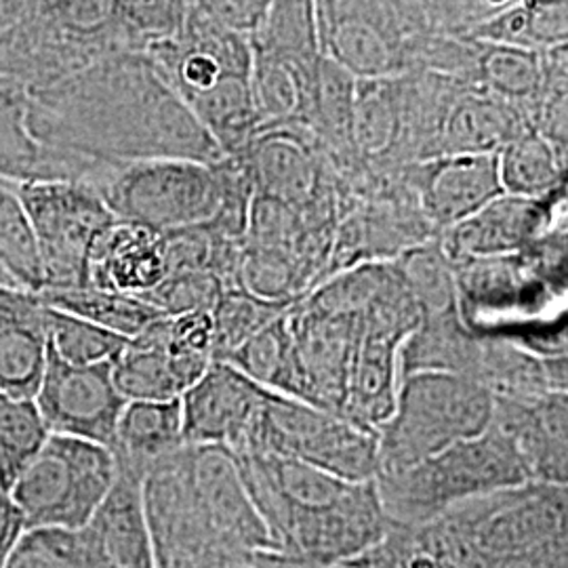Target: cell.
<instances>
[{
    "instance_id": "33",
    "label": "cell",
    "mask_w": 568,
    "mask_h": 568,
    "mask_svg": "<svg viewBox=\"0 0 568 568\" xmlns=\"http://www.w3.org/2000/svg\"><path fill=\"white\" fill-rule=\"evenodd\" d=\"M504 192L516 196H535L546 192L558 178L551 148L535 135H518L497 154Z\"/></svg>"
},
{
    "instance_id": "6",
    "label": "cell",
    "mask_w": 568,
    "mask_h": 568,
    "mask_svg": "<svg viewBox=\"0 0 568 568\" xmlns=\"http://www.w3.org/2000/svg\"><path fill=\"white\" fill-rule=\"evenodd\" d=\"M443 518L483 568L541 565L568 548V487L532 480L459 504Z\"/></svg>"
},
{
    "instance_id": "5",
    "label": "cell",
    "mask_w": 568,
    "mask_h": 568,
    "mask_svg": "<svg viewBox=\"0 0 568 568\" xmlns=\"http://www.w3.org/2000/svg\"><path fill=\"white\" fill-rule=\"evenodd\" d=\"M495 396L464 375L417 371L403 375L398 400L379 429V474L415 466L493 426Z\"/></svg>"
},
{
    "instance_id": "39",
    "label": "cell",
    "mask_w": 568,
    "mask_h": 568,
    "mask_svg": "<svg viewBox=\"0 0 568 568\" xmlns=\"http://www.w3.org/2000/svg\"><path fill=\"white\" fill-rule=\"evenodd\" d=\"M68 568H103L93 556H91V551L87 548V544H84V551H82L81 556L70 565Z\"/></svg>"
},
{
    "instance_id": "7",
    "label": "cell",
    "mask_w": 568,
    "mask_h": 568,
    "mask_svg": "<svg viewBox=\"0 0 568 568\" xmlns=\"http://www.w3.org/2000/svg\"><path fill=\"white\" fill-rule=\"evenodd\" d=\"M234 455H276L354 483L375 480L379 471L377 434L344 415L276 392H267Z\"/></svg>"
},
{
    "instance_id": "24",
    "label": "cell",
    "mask_w": 568,
    "mask_h": 568,
    "mask_svg": "<svg viewBox=\"0 0 568 568\" xmlns=\"http://www.w3.org/2000/svg\"><path fill=\"white\" fill-rule=\"evenodd\" d=\"M114 382L126 400L182 398L185 387L169 347V316L126 339L114 358Z\"/></svg>"
},
{
    "instance_id": "28",
    "label": "cell",
    "mask_w": 568,
    "mask_h": 568,
    "mask_svg": "<svg viewBox=\"0 0 568 568\" xmlns=\"http://www.w3.org/2000/svg\"><path fill=\"white\" fill-rule=\"evenodd\" d=\"M49 436L37 400L0 387V488L11 490Z\"/></svg>"
},
{
    "instance_id": "8",
    "label": "cell",
    "mask_w": 568,
    "mask_h": 568,
    "mask_svg": "<svg viewBox=\"0 0 568 568\" xmlns=\"http://www.w3.org/2000/svg\"><path fill=\"white\" fill-rule=\"evenodd\" d=\"M119 476L114 450L93 440L51 434L9 490L26 528L81 530Z\"/></svg>"
},
{
    "instance_id": "40",
    "label": "cell",
    "mask_w": 568,
    "mask_h": 568,
    "mask_svg": "<svg viewBox=\"0 0 568 568\" xmlns=\"http://www.w3.org/2000/svg\"><path fill=\"white\" fill-rule=\"evenodd\" d=\"M537 567L541 568H568V548L565 551H560V554H556L554 558H549L546 562H541V565H537Z\"/></svg>"
},
{
    "instance_id": "25",
    "label": "cell",
    "mask_w": 568,
    "mask_h": 568,
    "mask_svg": "<svg viewBox=\"0 0 568 568\" xmlns=\"http://www.w3.org/2000/svg\"><path fill=\"white\" fill-rule=\"evenodd\" d=\"M288 310L241 345L225 363L236 366L270 392L304 400V382L288 325Z\"/></svg>"
},
{
    "instance_id": "32",
    "label": "cell",
    "mask_w": 568,
    "mask_h": 568,
    "mask_svg": "<svg viewBox=\"0 0 568 568\" xmlns=\"http://www.w3.org/2000/svg\"><path fill=\"white\" fill-rule=\"evenodd\" d=\"M116 26L131 51H148L180 34L187 20V0H114Z\"/></svg>"
},
{
    "instance_id": "34",
    "label": "cell",
    "mask_w": 568,
    "mask_h": 568,
    "mask_svg": "<svg viewBox=\"0 0 568 568\" xmlns=\"http://www.w3.org/2000/svg\"><path fill=\"white\" fill-rule=\"evenodd\" d=\"M227 288L217 274L211 272H178L163 283L143 293L145 302L159 307L164 316H182L192 312H213Z\"/></svg>"
},
{
    "instance_id": "31",
    "label": "cell",
    "mask_w": 568,
    "mask_h": 568,
    "mask_svg": "<svg viewBox=\"0 0 568 568\" xmlns=\"http://www.w3.org/2000/svg\"><path fill=\"white\" fill-rule=\"evenodd\" d=\"M291 305L270 302L244 288H225L215 305V361H227L241 345L246 344L262 328L281 318Z\"/></svg>"
},
{
    "instance_id": "4",
    "label": "cell",
    "mask_w": 568,
    "mask_h": 568,
    "mask_svg": "<svg viewBox=\"0 0 568 568\" xmlns=\"http://www.w3.org/2000/svg\"><path fill=\"white\" fill-rule=\"evenodd\" d=\"M518 443L493 422L485 434L457 443L415 466L379 474L375 485L389 523L436 520L459 504L532 483Z\"/></svg>"
},
{
    "instance_id": "15",
    "label": "cell",
    "mask_w": 568,
    "mask_h": 568,
    "mask_svg": "<svg viewBox=\"0 0 568 568\" xmlns=\"http://www.w3.org/2000/svg\"><path fill=\"white\" fill-rule=\"evenodd\" d=\"M270 389L255 384L225 361H215L203 377L183 392L185 445L243 447Z\"/></svg>"
},
{
    "instance_id": "12",
    "label": "cell",
    "mask_w": 568,
    "mask_h": 568,
    "mask_svg": "<svg viewBox=\"0 0 568 568\" xmlns=\"http://www.w3.org/2000/svg\"><path fill=\"white\" fill-rule=\"evenodd\" d=\"M288 325L304 382V403L344 415L361 316L297 302L288 310Z\"/></svg>"
},
{
    "instance_id": "22",
    "label": "cell",
    "mask_w": 568,
    "mask_h": 568,
    "mask_svg": "<svg viewBox=\"0 0 568 568\" xmlns=\"http://www.w3.org/2000/svg\"><path fill=\"white\" fill-rule=\"evenodd\" d=\"M523 135L514 108L478 84H466L448 108L440 131V156L499 154L504 145Z\"/></svg>"
},
{
    "instance_id": "27",
    "label": "cell",
    "mask_w": 568,
    "mask_h": 568,
    "mask_svg": "<svg viewBox=\"0 0 568 568\" xmlns=\"http://www.w3.org/2000/svg\"><path fill=\"white\" fill-rule=\"evenodd\" d=\"M34 16L100 55L126 49L116 26L114 0H39Z\"/></svg>"
},
{
    "instance_id": "36",
    "label": "cell",
    "mask_w": 568,
    "mask_h": 568,
    "mask_svg": "<svg viewBox=\"0 0 568 568\" xmlns=\"http://www.w3.org/2000/svg\"><path fill=\"white\" fill-rule=\"evenodd\" d=\"M253 568H356L349 562H314L295 556H286L281 551L265 549L260 551L253 560Z\"/></svg>"
},
{
    "instance_id": "30",
    "label": "cell",
    "mask_w": 568,
    "mask_h": 568,
    "mask_svg": "<svg viewBox=\"0 0 568 568\" xmlns=\"http://www.w3.org/2000/svg\"><path fill=\"white\" fill-rule=\"evenodd\" d=\"M47 337L53 356L79 366L114 361L129 339L51 305H47Z\"/></svg>"
},
{
    "instance_id": "23",
    "label": "cell",
    "mask_w": 568,
    "mask_h": 568,
    "mask_svg": "<svg viewBox=\"0 0 568 568\" xmlns=\"http://www.w3.org/2000/svg\"><path fill=\"white\" fill-rule=\"evenodd\" d=\"M185 447L182 398L129 400L112 450L116 467L145 476L150 467Z\"/></svg>"
},
{
    "instance_id": "9",
    "label": "cell",
    "mask_w": 568,
    "mask_h": 568,
    "mask_svg": "<svg viewBox=\"0 0 568 568\" xmlns=\"http://www.w3.org/2000/svg\"><path fill=\"white\" fill-rule=\"evenodd\" d=\"M220 163L156 159L119 164L100 192L116 220L159 234L209 224L224 199Z\"/></svg>"
},
{
    "instance_id": "29",
    "label": "cell",
    "mask_w": 568,
    "mask_h": 568,
    "mask_svg": "<svg viewBox=\"0 0 568 568\" xmlns=\"http://www.w3.org/2000/svg\"><path fill=\"white\" fill-rule=\"evenodd\" d=\"M0 257L26 291L44 288L41 251L18 183L0 180Z\"/></svg>"
},
{
    "instance_id": "11",
    "label": "cell",
    "mask_w": 568,
    "mask_h": 568,
    "mask_svg": "<svg viewBox=\"0 0 568 568\" xmlns=\"http://www.w3.org/2000/svg\"><path fill=\"white\" fill-rule=\"evenodd\" d=\"M51 434L74 436L112 447L126 398L114 382V361L68 365L49 352L34 396Z\"/></svg>"
},
{
    "instance_id": "10",
    "label": "cell",
    "mask_w": 568,
    "mask_h": 568,
    "mask_svg": "<svg viewBox=\"0 0 568 568\" xmlns=\"http://www.w3.org/2000/svg\"><path fill=\"white\" fill-rule=\"evenodd\" d=\"M18 190L39 241L42 291L91 286L93 246L103 230L116 222L100 187L89 182L49 180L18 183Z\"/></svg>"
},
{
    "instance_id": "3",
    "label": "cell",
    "mask_w": 568,
    "mask_h": 568,
    "mask_svg": "<svg viewBox=\"0 0 568 568\" xmlns=\"http://www.w3.org/2000/svg\"><path fill=\"white\" fill-rule=\"evenodd\" d=\"M234 457L264 518L272 551L345 562L386 532V509L375 480H345L276 455Z\"/></svg>"
},
{
    "instance_id": "41",
    "label": "cell",
    "mask_w": 568,
    "mask_h": 568,
    "mask_svg": "<svg viewBox=\"0 0 568 568\" xmlns=\"http://www.w3.org/2000/svg\"><path fill=\"white\" fill-rule=\"evenodd\" d=\"M506 568H541V567H537V565H523V567H506Z\"/></svg>"
},
{
    "instance_id": "42",
    "label": "cell",
    "mask_w": 568,
    "mask_h": 568,
    "mask_svg": "<svg viewBox=\"0 0 568 568\" xmlns=\"http://www.w3.org/2000/svg\"><path fill=\"white\" fill-rule=\"evenodd\" d=\"M2 490H4V488H2Z\"/></svg>"
},
{
    "instance_id": "37",
    "label": "cell",
    "mask_w": 568,
    "mask_h": 568,
    "mask_svg": "<svg viewBox=\"0 0 568 568\" xmlns=\"http://www.w3.org/2000/svg\"><path fill=\"white\" fill-rule=\"evenodd\" d=\"M544 365L548 373L549 387L568 394V354L544 358Z\"/></svg>"
},
{
    "instance_id": "18",
    "label": "cell",
    "mask_w": 568,
    "mask_h": 568,
    "mask_svg": "<svg viewBox=\"0 0 568 568\" xmlns=\"http://www.w3.org/2000/svg\"><path fill=\"white\" fill-rule=\"evenodd\" d=\"M47 361V305L39 293L0 284V387L34 398Z\"/></svg>"
},
{
    "instance_id": "21",
    "label": "cell",
    "mask_w": 568,
    "mask_h": 568,
    "mask_svg": "<svg viewBox=\"0 0 568 568\" xmlns=\"http://www.w3.org/2000/svg\"><path fill=\"white\" fill-rule=\"evenodd\" d=\"M539 209L527 196L501 194L464 222L440 232V246L450 262L497 257L527 243Z\"/></svg>"
},
{
    "instance_id": "2",
    "label": "cell",
    "mask_w": 568,
    "mask_h": 568,
    "mask_svg": "<svg viewBox=\"0 0 568 568\" xmlns=\"http://www.w3.org/2000/svg\"><path fill=\"white\" fill-rule=\"evenodd\" d=\"M143 501L156 568H253L272 549L232 450L185 445L150 467Z\"/></svg>"
},
{
    "instance_id": "19",
    "label": "cell",
    "mask_w": 568,
    "mask_h": 568,
    "mask_svg": "<svg viewBox=\"0 0 568 568\" xmlns=\"http://www.w3.org/2000/svg\"><path fill=\"white\" fill-rule=\"evenodd\" d=\"M169 276L163 234L116 220L98 239L89 262L91 286L143 295Z\"/></svg>"
},
{
    "instance_id": "14",
    "label": "cell",
    "mask_w": 568,
    "mask_h": 568,
    "mask_svg": "<svg viewBox=\"0 0 568 568\" xmlns=\"http://www.w3.org/2000/svg\"><path fill=\"white\" fill-rule=\"evenodd\" d=\"M427 222L448 230L504 194L497 154H447L406 164L396 173Z\"/></svg>"
},
{
    "instance_id": "17",
    "label": "cell",
    "mask_w": 568,
    "mask_h": 568,
    "mask_svg": "<svg viewBox=\"0 0 568 568\" xmlns=\"http://www.w3.org/2000/svg\"><path fill=\"white\" fill-rule=\"evenodd\" d=\"M143 480L142 474L119 469L114 487L81 528L87 548L103 568H156Z\"/></svg>"
},
{
    "instance_id": "16",
    "label": "cell",
    "mask_w": 568,
    "mask_h": 568,
    "mask_svg": "<svg viewBox=\"0 0 568 568\" xmlns=\"http://www.w3.org/2000/svg\"><path fill=\"white\" fill-rule=\"evenodd\" d=\"M518 443L537 483L568 487V394L495 398V419Z\"/></svg>"
},
{
    "instance_id": "1",
    "label": "cell",
    "mask_w": 568,
    "mask_h": 568,
    "mask_svg": "<svg viewBox=\"0 0 568 568\" xmlns=\"http://www.w3.org/2000/svg\"><path fill=\"white\" fill-rule=\"evenodd\" d=\"M30 93L34 135L95 163L185 159L215 164L227 156L143 51L108 53Z\"/></svg>"
},
{
    "instance_id": "38",
    "label": "cell",
    "mask_w": 568,
    "mask_h": 568,
    "mask_svg": "<svg viewBox=\"0 0 568 568\" xmlns=\"http://www.w3.org/2000/svg\"><path fill=\"white\" fill-rule=\"evenodd\" d=\"M0 284L2 286H13V288H23L20 281L16 278V274L11 272V267L7 265V262L0 257Z\"/></svg>"
},
{
    "instance_id": "13",
    "label": "cell",
    "mask_w": 568,
    "mask_h": 568,
    "mask_svg": "<svg viewBox=\"0 0 568 568\" xmlns=\"http://www.w3.org/2000/svg\"><path fill=\"white\" fill-rule=\"evenodd\" d=\"M114 166L42 143L32 129L30 87L0 74V180L13 183L68 180L100 187Z\"/></svg>"
},
{
    "instance_id": "35",
    "label": "cell",
    "mask_w": 568,
    "mask_h": 568,
    "mask_svg": "<svg viewBox=\"0 0 568 568\" xmlns=\"http://www.w3.org/2000/svg\"><path fill=\"white\" fill-rule=\"evenodd\" d=\"M26 530V520L18 504L7 490L0 488V568L4 567L11 549L16 548L21 532Z\"/></svg>"
},
{
    "instance_id": "20",
    "label": "cell",
    "mask_w": 568,
    "mask_h": 568,
    "mask_svg": "<svg viewBox=\"0 0 568 568\" xmlns=\"http://www.w3.org/2000/svg\"><path fill=\"white\" fill-rule=\"evenodd\" d=\"M345 562L356 568H483L443 516L419 525L387 520L382 539Z\"/></svg>"
},
{
    "instance_id": "26",
    "label": "cell",
    "mask_w": 568,
    "mask_h": 568,
    "mask_svg": "<svg viewBox=\"0 0 568 568\" xmlns=\"http://www.w3.org/2000/svg\"><path fill=\"white\" fill-rule=\"evenodd\" d=\"M39 297L51 307L81 316L84 321L114 331L122 337H135L145 326L164 316L159 307L145 302L140 295L100 286L49 288L39 293Z\"/></svg>"
}]
</instances>
